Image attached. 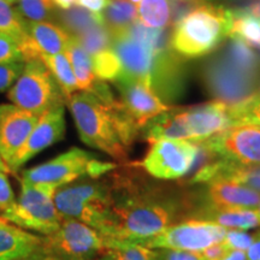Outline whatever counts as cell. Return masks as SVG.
<instances>
[{
  "instance_id": "c3c4849f",
  "label": "cell",
  "mask_w": 260,
  "mask_h": 260,
  "mask_svg": "<svg viewBox=\"0 0 260 260\" xmlns=\"http://www.w3.org/2000/svg\"><path fill=\"white\" fill-rule=\"evenodd\" d=\"M27 260H57V259L50 258V256H44V255H35L32 256V258L27 259Z\"/></svg>"
},
{
  "instance_id": "f5cc1de1",
  "label": "cell",
  "mask_w": 260,
  "mask_h": 260,
  "mask_svg": "<svg viewBox=\"0 0 260 260\" xmlns=\"http://www.w3.org/2000/svg\"><path fill=\"white\" fill-rule=\"evenodd\" d=\"M256 235H258V237H260V233H258V234H256Z\"/></svg>"
},
{
  "instance_id": "816d5d0a",
  "label": "cell",
  "mask_w": 260,
  "mask_h": 260,
  "mask_svg": "<svg viewBox=\"0 0 260 260\" xmlns=\"http://www.w3.org/2000/svg\"><path fill=\"white\" fill-rule=\"evenodd\" d=\"M256 211H258V214H259V217H260V205H259V207H258V210H256Z\"/></svg>"
},
{
  "instance_id": "5bb4252c",
  "label": "cell",
  "mask_w": 260,
  "mask_h": 260,
  "mask_svg": "<svg viewBox=\"0 0 260 260\" xmlns=\"http://www.w3.org/2000/svg\"><path fill=\"white\" fill-rule=\"evenodd\" d=\"M113 83L121 93V102L125 110L139 123L141 129L149 119L172 109L159 99L147 81L135 79L123 73Z\"/></svg>"
},
{
  "instance_id": "7c38bea8",
  "label": "cell",
  "mask_w": 260,
  "mask_h": 260,
  "mask_svg": "<svg viewBox=\"0 0 260 260\" xmlns=\"http://www.w3.org/2000/svg\"><path fill=\"white\" fill-rule=\"evenodd\" d=\"M205 145L226 160L243 165H260V126L233 125L218 134L203 139Z\"/></svg>"
},
{
  "instance_id": "ee69618b",
  "label": "cell",
  "mask_w": 260,
  "mask_h": 260,
  "mask_svg": "<svg viewBox=\"0 0 260 260\" xmlns=\"http://www.w3.org/2000/svg\"><path fill=\"white\" fill-rule=\"evenodd\" d=\"M218 260H247L246 252L243 251H237V249H232L226 253L223 258Z\"/></svg>"
},
{
  "instance_id": "8fae6325",
  "label": "cell",
  "mask_w": 260,
  "mask_h": 260,
  "mask_svg": "<svg viewBox=\"0 0 260 260\" xmlns=\"http://www.w3.org/2000/svg\"><path fill=\"white\" fill-rule=\"evenodd\" d=\"M197 146L183 140H158L151 142L147 154L140 162L147 174L159 180H177L193 168Z\"/></svg>"
},
{
  "instance_id": "603a6c76",
  "label": "cell",
  "mask_w": 260,
  "mask_h": 260,
  "mask_svg": "<svg viewBox=\"0 0 260 260\" xmlns=\"http://www.w3.org/2000/svg\"><path fill=\"white\" fill-rule=\"evenodd\" d=\"M198 218L213 222L218 225L232 230H248L260 226V217L256 210L251 209H233V210H214L203 209L198 211Z\"/></svg>"
},
{
  "instance_id": "f35d334b",
  "label": "cell",
  "mask_w": 260,
  "mask_h": 260,
  "mask_svg": "<svg viewBox=\"0 0 260 260\" xmlns=\"http://www.w3.org/2000/svg\"><path fill=\"white\" fill-rule=\"evenodd\" d=\"M16 195L10 183L8 174L0 171V214L16 203Z\"/></svg>"
},
{
  "instance_id": "7402d4cb",
  "label": "cell",
  "mask_w": 260,
  "mask_h": 260,
  "mask_svg": "<svg viewBox=\"0 0 260 260\" xmlns=\"http://www.w3.org/2000/svg\"><path fill=\"white\" fill-rule=\"evenodd\" d=\"M183 109L172 107L170 111L153 117L141 129L142 139L148 142L158 140H191L183 118Z\"/></svg>"
},
{
  "instance_id": "83f0119b",
  "label": "cell",
  "mask_w": 260,
  "mask_h": 260,
  "mask_svg": "<svg viewBox=\"0 0 260 260\" xmlns=\"http://www.w3.org/2000/svg\"><path fill=\"white\" fill-rule=\"evenodd\" d=\"M59 18L63 24L61 28L69 32L71 37H77L95 25L104 24L102 15L93 14L80 6H73L69 10H64L59 14Z\"/></svg>"
},
{
  "instance_id": "277c9868",
  "label": "cell",
  "mask_w": 260,
  "mask_h": 260,
  "mask_svg": "<svg viewBox=\"0 0 260 260\" xmlns=\"http://www.w3.org/2000/svg\"><path fill=\"white\" fill-rule=\"evenodd\" d=\"M75 125L83 144L105 152L118 161L128 158L117 134L110 107L89 92L74 93L67 100Z\"/></svg>"
},
{
  "instance_id": "5b68a950",
  "label": "cell",
  "mask_w": 260,
  "mask_h": 260,
  "mask_svg": "<svg viewBox=\"0 0 260 260\" xmlns=\"http://www.w3.org/2000/svg\"><path fill=\"white\" fill-rule=\"evenodd\" d=\"M117 168L95 154L73 147L56 158L22 172L21 181L34 184H48L58 189L83 178H102Z\"/></svg>"
},
{
  "instance_id": "cb8c5ba5",
  "label": "cell",
  "mask_w": 260,
  "mask_h": 260,
  "mask_svg": "<svg viewBox=\"0 0 260 260\" xmlns=\"http://www.w3.org/2000/svg\"><path fill=\"white\" fill-rule=\"evenodd\" d=\"M65 54L69 58L71 67H73L79 89L83 92H89L96 80L92 69V60H90L89 54L80 46L74 37L70 39Z\"/></svg>"
},
{
  "instance_id": "60d3db41",
  "label": "cell",
  "mask_w": 260,
  "mask_h": 260,
  "mask_svg": "<svg viewBox=\"0 0 260 260\" xmlns=\"http://www.w3.org/2000/svg\"><path fill=\"white\" fill-rule=\"evenodd\" d=\"M229 251H232V249H229V247L222 241L216 243V245L207 247L206 249H204V251H201L199 253L204 258V260H218L220 258H223Z\"/></svg>"
},
{
  "instance_id": "836d02e7",
  "label": "cell",
  "mask_w": 260,
  "mask_h": 260,
  "mask_svg": "<svg viewBox=\"0 0 260 260\" xmlns=\"http://www.w3.org/2000/svg\"><path fill=\"white\" fill-rule=\"evenodd\" d=\"M233 125L253 124L260 126V94L235 107H228Z\"/></svg>"
},
{
  "instance_id": "3957f363",
  "label": "cell",
  "mask_w": 260,
  "mask_h": 260,
  "mask_svg": "<svg viewBox=\"0 0 260 260\" xmlns=\"http://www.w3.org/2000/svg\"><path fill=\"white\" fill-rule=\"evenodd\" d=\"M54 204L63 217L86 224L109 239L112 228V193L109 178H83L59 188Z\"/></svg>"
},
{
  "instance_id": "ac0fdd59",
  "label": "cell",
  "mask_w": 260,
  "mask_h": 260,
  "mask_svg": "<svg viewBox=\"0 0 260 260\" xmlns=\"http://www.w3.org/2000/svg\"><path fill=\"white\" fill-rule=\"evenodd\" d=\"M182 112L191 141L207 139L232 126L228 107L222 103L204 104L190 109H183Z\"/></svg>"
},
{
  "instance_id": "4fadbf2b",
  "label": "cell",
  "mask_w": 260,
  "mask_h": 260,
  "mask_svg": "<svg viewBox=\"0 0 260 260\" xmlns=\"http://www.w3.org/2000/svg\"><path fill=\"white\" fill-rule=\"evenodd\" d=\"M65 130H67V124H65L64 105L48 110L39 116L38 123L35 124L23 147L19 149L14 160L10 162V172L16 174L25 162H28L35 155L63 140Z\"/></svg>"
},
{
  "instance_id": "6da1fadb",
  "label": "cell",
  "mask_w": 260,
  "mask_h": 260,
  "mask_svg": "<svg viewBox=\"0 0 260 260\" xmlns=\"http://www.w3.org/2000/svg\"><path fill=\"white\" fill-rule=\"evenodd\" d=\"M109 181L112 193L109 239L115 241L141 243L194 212L189 198L171 197L158 188L148 187L128 172L113 174Z\"/></svg>"
},
{
  "instance_id": "bcb514c9",
  "label": "cell",
  "mask_w": 260,
  "mask_h": 260,
  "mask_svg": "<svg viewBox=\"0 0 260 260\" xmlns=\"http://www.w3.org/2000/svg\"><path fill=\"white\" fill-rule=\"evenodd\" d=\"M246 11L248 12V14H251L252 16H254V17L260 18V0L258 3H255L254 5H252L248 10H246Z\"/></svg>"
},
{
  "instance_id": "f1b7e54d",
  "label": "cell",
  "mask_w": 260,
  "mask_h": 260,
  "mask_svg": "<svg viewBox=\"0 0 260 260\" xmlns=\"http://www.w3.org/2000/svg\"><path fill=\"white\" fill-rule=\"evenodd\" d=\"M139 22L149 28L164 29L170 25V0H142L138 10Z\"/></svg>"
},
{
  "instance_id": "d590c367",
  "label": "cell",
  "mask_w": 260,
  "mask_h": 260,
  "mask_svg": "<svg viewBox=\"0 0 260 260\" xmlns=\"http://www.w3.org/2000/svg\"><path fill=\"white\" fill-rule=\"evenodd\" d=\"M25 60L19 59L0 64V93L11 88L24 70Z\"/></svg>"
},
{
  "instance_id": "f6af8a7d",
  "label": "cell",
  "mask_w": 260,
  "mask_h": 260,
  "mask_svg": "<svg viewBox=\"0 0 260 260\" xmlns=\"http://www.w3.org/2000/svg\"><path fill=\"white\" fill-rule=\"evenodd\" d=\"M50 2L52 3V5L57 6L61 10H69L76 4L77 0H50Z\"/></svg>"
},
{
  "instance_id": "d4e9b609",
  "label": "cell",
  "mask_w": 260,
  "mask_h": 260,
  "mask_svg": "<svg viewBox=\"0 0 260 260\" xmlns=\"http://www.w3.org/2000/svg\"><path fill=\"white\" fill-rule=\"evenodd\" d=\"M40 59L46 65L48 71L57 81L61 92L67 102L73 94L79 89L76 77H75L73 67H71L69 58L65 53H59L56 56H44Z\"/></svg>"
},
{
  "instance_id": "9a60e30c",
  "label": "cell",
  "mask_w": 260,
  "mask_h": 260,
  "mask_svg": "<svg viewBox=\"0 0 260 260\" xmlns=\"http://www.w3.org/2000/svg\"><path fill=\"white\" fill-rule=\"evenodd\" d=\"M39 116L14 104L0 105V157L9 168L38 123Z\"/></svg>"
},
{
  "instance_id": "f546056e",
  "label": "cell",
  "mask_w": 260,
  "mask_h": 260,
  "mask_svg": "<svg viewBox=\"0 0 260 260\" xmlns=\"http://www.w3.org/2000/svg\"><path fill=\"white\" fill-rule=\"evenodd\" d=\"M159 252L134 242H121L94 260H158Z\"/></svg>"
},
{
  "instance_id": "7dc6e473",
  "label": "cell",
  "mask_w": 260,
  "mask_h": 260,
  "mask_svg": "<svg viewBox=\"0 0 260 260\" xmlns=\"http://www.w3.org/2000/svg\"><path fill=\"white\" fill-rule=\"evenodd\" d=\"M0 171L5 172V174H9V172H10L9 168L6 167V164L4 162V160L2 159V157H0ZM10 174H11V172H10Z\"/></svg>"
},
{
  "instance_id": "ab89813d",
  "label": "cell",
  "mask_w": 260,
  "mask_h": 260,
  "mask_svg": "<svg viewBox=\"0 0 260 260\" xmlns=\"http://www.w3.org/2000/svg\"><path fill=\"white\" fill-rule=\"evenodd\" d=\"M158 260H204L199 252L175 251V249H161Z\"/></svg>"
},
{
  "instance_id": "f907efd6",
  "label": "cell",
  "mask_w": 260,
  "mask_h": 260,
  "mask_svg": "<svg viewBox=\"0 0 260 260\" xmlns=\"http://www.w3.org/2000/svg\"><path fill=\"white\" fill-rule=\"evenodd\" d=\"M130 3L132 4H139V3H141V0H130Z\"/></svg>"
},
{
  "instance_id": "4dcf8cb0",
  "label": "cell",
  "mask_w": 260,
  "mask_h": 260,
  "mask_svg": "<svg viewBox=\"0 0 260 260\" xmlns=\"http://www.w3.org/2000/svg\"><path fill=\"white\" fill-rule=\"evenodd\" d=\"M90 60H92V69L96 79L115 82L123 74L121 60L112 48L99 52L95 56H92Z\"/></svg>"
},
{
  "instance_id": "1f68e13d",
  "label": "cell",
  "mask_w": 260,
  "mask_h": 260,
  "mask_svg": "<svg viewBox=\"0 0 260 260\" xmlns=\"http://www.w3.org/2000/svg\"><path fill=\"white\" fill-rule=\"evenodd\" d=\"M74 38L79 42L80 46L90 56H95L99 52L107 50L111 46L112 42L111 34L104 24L95 25Z\"/></svg>"
},
{
  "instance_id": "ffe728a7",
  "label": "cell",
  "mask_w": 260,
  "mask_h": 260,
  "mask_svg": "<svg viewBox=\"0 0 260 260\" xmlns=\"http://www.w3.org/2000/svg\"><path fill=\"white\" fill-rule=\"evenodd\" d=\"M206 184L207 190L205 197H206L207 205L203 209L255 210L259 207L260 191H256L252 188L222 180L209 182Z\"/></svg>"
},
{
  "instance_id": "ba28073f",
  "label": "cell",
  "mask_w": 260,
  "mask_h": 260,
  "mask_svg": "<svg viewBox=\"0 0 260 260\" xmlns=\"http://www.w3.org/2000/svg\"><path fill=\"white\" fill-rule=\"evenodd\" d=\"M8 98L11 104L37 116L67 103L57 81L41 59L25 61L23 73L9 89Z\"/></svg>"
},
{
  "instance_id": "52a82bcc",
  "label": "cell",
  "mask_w": 260,
  "mask_h": 260,
  "mask_svg": "<svg viewBox=\"0 0 260 260\" xmlns=\"http://www.w3.org/2000/svg\"><path fill=\"white\" fill-rule=\"evenodd\" d=\"M121 242L107 239L79 220L64 217L56 232L42 236L40 255L57 260H94Z\"/></svg>"
},
{
  "instance_id": "2e32d148",
  "label": "cell",
  "mask_w": 260,
  "mask_h": 260,
  "mask_svg": "<svg viewBox=\"0 0 260 260\" xmlns=\"http://www.w3.org/2000/svg\"><path fill=\"white\" fill-rule=\"evenodd\" d=\"M71 35L52 22L25 21V37L18 45L23 59H40L44 56L65 53Z\"/></svg>"
},
{
  "instance_id": "484cf974",
  "label": "cell",
  "mask_w": 260,
  "mask_h": 260,
  "mask_svg": "<svg viewBox=\"0 0 260 260\" xmlns=\"http://www.w3.org/2000/svg\"><path fill=\"white\" fill-rule=\"evenodd\" d=\"M222 53L228 60L232 61L236 67L241 68L247 73L260 76V58L249 45L237 38H230L224 45Z\"/></svg>"
},
{
  "instance_id": "8d00e7d4",
  "label": "cell",
  "mask_w": 260,
  "mask_h": 260,
  "mask_svg": "<svg viewBox=\"0 0 260 260\" xmlns=\"http://www.w3.org/2000/svg\"><path fill=\"white\" fill-rule=\"evenodd\" d=\"M255 235H249L243 230L228 229L226 235L223 242L229 247V249H237V251L246 252L254 242Z\"/></svg>"
},
{
  "instance_id": "d6986e66",
  "label": "cell",
  "mask_w": 260,
  "mask_h": 260,
  "mask_svg": "<svg viewBox=\"0 0 260 260\" xmlns=\"http://www.w3.org/2000/svg\"><path fill=\"white\" fill-rule=\"evenodd\" d=\"M112 50L121 60L123 73L151 83L153 52L141 42L129 38L124 31L111 34Z\"/></svg>"
},
{
  "instance_id": "30bf717a",
  "label": "cell",
  "mask_w": 260,
  "mask_h": 260,
  "mask_svg": "<svg viewBox=\"0 0 260 260\" xmlns=\"http://www.w3.org/2000/svg\"><path fill=\"white\" fill-rule=\"evenodd\" d=\"M228 229L203 219H187L167 228L159 235L139 245L152 249L201 252L207 247L222 242Z\"/></svg>"
},
{
  "instance_id": "b9f144b4",
  "label": "cell",
  "mask_w": 260,
  "mask_h": 260,
  "mask_svg": "<svg viewBox=\"0 0 260 260\" xmlns=\"http://www.w3.org/2000/svg\"><path fill=\"white\" fill-rule=\"evenodd\" d=\"M110 0H77L76 4L80 8H83L88 11L93 12V14L102 15L104 10L107 8Z\"/></svg>"
},
{
  "instance_id": "d6a6232c",
  "label": "cell",
  "mask_w": 260,
  "mask_h": 260,
  "mask_svg": "<svg viewBox=\"0 0 260 260\" xmlns=\"http://www.w3.org/2000/svg\"><path fill=\"white\" fill-rule=\"evenodd\" d=\"M0 32L14 38L18 45L25 37V21L4 0H0Z\"/></svg>"
},
{
  "instance_id": "681fc988",
  "label": "cell",
  "mask_w": 260,
  "mask_h": 260,
  "mask_svg": "<svg viewBox=\"0 0 260 260\" xmlns=\"http://www.w3.org/2000/svg\"><path fill=\"white\" fill-rule=\"evenodd\" d=\"M4 2L9 3V4H15V3H17L18 0H4Z\"/></svg>"
},
{
  "instance_id": "9c48e42d",
  "label": "cell",
  "mask_w": 260,
  "mask_h": 260,
  "mask_svg": "<svg viewBox=\"0 0 260 260\" xmlns=\"http://www.w3.org/2000/svg\"><path fill=\"white\" fill-rule=\"evenodd\" d=\"M203 80L214 102L235 107L260 94V76L252 75L228 60L222 53L204 65Z\"/></svg>"
},
{
  "instance_id": "74e56055",
  "label": "cell",
  "mask_w": 260,
  "mask_h": 260,
  "mask_svg": "<svg viewBox=\"0 0 260 260\" xmlns=\"http://www.w3.org/2000/svg\"><path fill=\"white\" fill-rule=\"evenodd\" d=\"M23 59L17 41L9 35L0 32V64Z\"/></svg>"
},
{
  "instance_id": "7bdbcfd3",
  "label": "cell",
  "mask_w": 260,
  "mask_h": 260,
  "mask_svg": "<svg viewBox=\"0 0 260 260\" xmlns=\"http://www.w3.org/2000/svg\"><path fill=\"white\" fill-rule=\"evenodd\" d=\"M247 260H260V237L255 235L254 242L246 251Z\"/></svg>"
},
{
  "instance_id": "8992f818",
  "label": "cell",
  "mask_w": 260,
  "mask_h": 260,
  "mask_svg": "<svg viewBox=\"0 0 260 260\" xmlns=\"http://www.w3.org/2000/svg\"><path fill=\"white\" fill-rule=\"evenodd\" d=\"M57 187L21 181V194L16 203L0 214L2 218L27 232L46 236L59 228L64 217L54 204Z\"/></svg>"
},
{
  "instance_id": "44dd1931",
  "label": "cell",
  "mask_w": 260,
  "mask_h": 260,
  "mask_svg": "<svg viewBox=\"0 0 260 260\" xmlns=\"http://www.w3.org/2000/svg\"><path fill=\"white\" fill-rule=\"evenodd\" d=\"M42 236L0 217V260H27L40 255Z\"/></svg>"
},
{
  "instance_id": "7a4b0ae2",
  "label": "cell",
  "mask_w": 260,
  "mask_h": 260,
  "mask_svg": "<svg viewBox=\"0 0 260 260\" xmlns=\"http://www.w3.org/2000/svg\"><path fill=\"white\" fill-rule=\"evenodd\" d=\"M233 19V10L204 4L175 25L170 48L182 58L206 56L229 38Z\"/></svg>"
},
{
  "instance_id": "e0dca14e",
  "label": "cell",
  "mask_w": 260,
  "mask_h": 260,
  "mask_svg": "<svg viewBox=\"0 0 260 260\" xmlns=\"http://www.w3.org/2000/svg\"><path fill=\"white\" fill-rule=\"evenodd\" d=\"M186 64L182 57L170 47L153 57L151 70V87L162 103L174 102L186 89Z\"/></svg>"
},
{
  "instance_id": "4316f807",
  "label": "cell",
  "mask_w": 260,
  "mask_h": 260,
  "mask_svg": "<svg viewBox=\"0 0 260 260\" xmlns=\"http://www.w3.org/2000/svg\"><path fill=\"white\" fill-rule=\"evenodd\" d=\"M104 24L110 34L125 30L138 18V10L128 0H110L102 14Z\"/></svg>"
},
{
  "instance_id": "e575fe53",
  "label": "cell",
  "mask_w": 260,
  "mask_h": 260,
  "mask_svg": "<svg viewBox=\"0 0 260 260\" xmlns=\"http://www.w3.org/2000/svg\"><path fill=\"white\" fill-rule=\"evenodd\" d=\"M17 3L16 11L29 22H46L54 9L50 0H18Z\"/></svg>"
}]
</instances>
